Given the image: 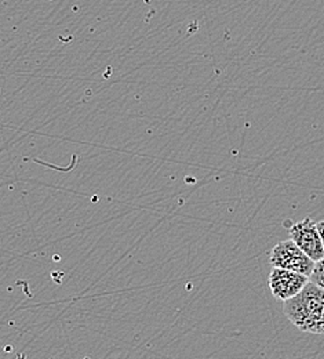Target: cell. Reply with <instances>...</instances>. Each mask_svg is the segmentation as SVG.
Returning a JSON list of instances; mask_svg holds the SVG:
<instances>
[{
    "mask_svg": "<svg viewBox=\"0 0 324 359\" xmlns=\"http://www.w3.org/2000/svg\"><path fill=\"white\" fill-rule=\"evenodd\" d=\"M284 315L300 330L324 334V289L309 280L301 293L284 302Z\"/></svg>",
    "mask_w": 324,
    "mask_h": 359,
    "instance_id": "1",
    "label": "cell"
},
{
    "mask_svg": "<svg viewBox=\"0 0 324 359\" xmlns=\"http://www.w3.org/2000/svg\"><path fill=\"white\" fill-rule=\"evenodd\" d=\"M309 280L311 278L302 273L274 267L269 273V289L274 297L287 302L301 293Z\"/></svg>",
    "mask_w": 324,
    "mask_h": 359,
    "instance_id": "4",
    "label": "cell"
},
{
    "mask_svg": "<svg viewBox=\"0 0 324 359\" xmlns=\"http://www.w3.org/2000/svg\"><path fill=\"white\" fill-rule=\"evenodd\" d=\"M269 260L276 269L294 271L309 278L316 266V262H314L293 239L279 242L272 249Z\"/></svg>",
    "mask_w": 324,
    "mask_h": 359,
    "instance_id": "2",
    "label": "cell"
},
{
    "mask_svg": "<svg viewBox=\"0 0 324 359\" xmlns=\"http://www.w3.org/2000/svg\"><path fill=\"white\" fill-rule=\"evenodd\" d=\"M318 228H319V232H321V236H322L324 246V220L323 222H319V223H318Z\"/></svg>",
    "mask_w": 324,
    "mask_h": 359,
    "instance_id": "6",
    "label": "cell"
},
{
    "mask_svg": "<svg viewBox=\"0 0 324 359\" xmlns=\"http://www.w3.org/2000/svg\"><path fill=\"white\" fill-rule=\"evenodd\" d=\"M290 239H293L314 262L324 259V246L318 223L311 219H305L300 223L291 225L288 229Z\"/></svg>",
    "mask_w": 324,
    "mask_h": 359,
    "instance_id": "3",
    "label": "cell"
},
{
    "mask_svg": "<svg viewBox=\"0 0 324 359\" xmlns=\"http://www.w3.org/2000/svg\"><path fill=\"white\" fill-rule=\"evenodd\" d=\"M311 280L314 283H316L318 286H321L322 289H324V259L316 263L315 269H314V272L311 275Z\"/></svg>",
    "mask_w": 324,
    "mask_h": 359,
    "instance_id": "5",
    "label": "cell"
}]
</instances>
